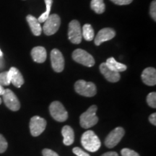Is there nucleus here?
I'll return each mask as SVG.
<instances>
[{
	"label": "nucleus",
	"mask_w": 156,
	"mask_h": 156,
	"mask_svg": "<svg viewBox=\"0 0 156 156\" xmlns=\"http://www.w3.org/2000/svg\"><path fill=\"white\" fill-rule=\"evenodd\" d=\"M81 143L86 151L92 153L98 151L101 145L100 139L92 130L84 132L81 137Z\"/></svg>",
	"instance_id": "nucleus-1"
},
{
	"label": "nucleus",
	"mask_w": 156,
	"mask_h": 156,
	"mask_svg": "<svg viewBox=\"0 0 156 156\" xmlns=\"http://www.w3.org/2000/svg\"><path fill=\"white\" fill-rule=\"evenodd\" d=\"M97 106L93 105L85 112L81 114L80 117V124L84 129H89L95 126L98 122V118L96 116Z\"/></svg>",
	"instance_id": "nucleus-2"
},
{
	"label": "nucleus",
	"mask_w": 156,
	"mask_h": 156,
	"mask_svg": "<svg viewBox=\"0 0 156 156\" xmlns=\"http://www.w3.org/2000/svg\"><path fill=\"white\" fill-rule=\"evenodd\" d=\"M75 90L78 94L85 97H93L97 92L96 86L92 82H86L83 80H77L75 84Z\"/></svg>",
	"instance_id": "nucleus-3"
},
{
	"label": "nucleus",
	"mask_w": 156,
	"mask_h": 156,
	"mask_svg": "<svg viewBox=\"0 0 156 156\" xmlns=\"http://www.w3.org/2000/svg\"><path fill=\"white\" fill-rule=\"evenodd\" d=\"M60 25H61L60 17L56 14L51 15L45 20L42 30L46 36H51L57 32Z\"/></svg>",
	"instance_id": "nucleus-4"
},
{
	"label": "nucleus",
	"mask_w": 156,
	"mask_h": 156,
	"mask_svg": "<svg viewBox=\"0 0 156 156\" xmlns=\"http://www.w3.org/2000/svg\"><path fill=\"white\" fill-rule=\"evenodd\" d=\"M49 112L54 119L64 122L68 119V113L64 106L59 101H54L49 106Z\"/></svg>",
	"instance_id": "nucleus-5"
},
{
	"label": "nucleus",
	"mask_w": 156,
	"mask_h": 156,
	"mask_svg": "<svg viewBox=\"0 0 156 156\" xmlns=\"http://www.w3.org/2000/svg\"><path fill=\"white\" fill-rule=\"evenodd\" d=\"M73 58L74 61L83 64L85 67H91L95 64V59L93 56L87 53L86 51L81 49V48H77L74 51L73 53Z\"/></svg>",
	"instance_id": "nucleus-6"
},
{
	"label": "nucleus",
	"mask_w": 156,
	"mask_h": 156,
	"mask_svg": "<svg viewBox=\"0 0 156 156\" xmlns=\"http://www.w3.org/2000/svg\"><path fill=\"white\" fill-rule=\"evenodd\" d=\"M68 38L70 42L74 44H80L83 39L82 36V28L80 24L77 20H72L69 24L68 29Z\"/></svg>",
	"instance_id": "nucleus-7"
},
{
	"label": "nucleus",
	"mask_w": 156,
	"mask_h": 156,
	"mask_svg": "<svg viewBox=\"0 0 156 156\" xmlns=\"http://www.w3.org/2000/svg\"><path fill=\"white\" fill-rule=\"evenodd\" d=\"M2 98L5 106L9 110L17 112L20 108V103L16 95L11 90L5 89V92L2 94Z\"/></svg>",
	"instance_id": "nucleus-8"
},
{
	"label": "nucleus",
	"mask_w": 156,
	"mask_h": 156,
	"mask_svg": "<svg viewBox=\"0 0 156 156\" xmlns=\"http://www.w3.org/2000/svg\"><path fill=\"white\" fill-rule=\"evenodd\" d=\"M124 134H125V131L122 127L119 126V127L115 128L106 136L105 140V145L108 148L114 147L121 141L123 136H124Z\"/></svg>",
	"instance_id": "nucleus-9"
},
{
	"label": "nucleus",
	"mask_w": 156,
	"mask_h": 156,
	"mask_svg": "<svg viewBox=\"0 0 156 156\" xmlns=\"http://www.w3.org/2000/svg\"><path fill=\"white\" fill-rule=\"evenodd\" d=\"M46 121L38 116H34L30 119V131L31 135L38 136L41 134L46 129Z\"/></svg>",
	"instance_id": "nucleus-10"
},
{
	"label": "nucleus",
	"mask_w": 156,
	"mask_h": 156,
	"mask_svg": "<svg viewBox=\"0 0 156 156\" xmlns=\"http://www.w3.org/2000/svg\"><path fill=\"white\" fill-rule=\"evenodd\" d=\"M52 68L56 73H62L64 69V58L59 50L54 48L51 52Z\"/></svg>",
	"instance_id": "nucleus-11"
},
{
	"label": "nucleus",
	"mask_w": 156,
	"mask_h": 156,
	"mask_svg": "<svg viewBox=\"0 0 156 156\" xmlns=\"http://www.w3.org/2000/svg\"><path fill=\"white\" fill-rule=\"evenodd\" d=\"M116 36V32L114 29L110 28H105L98 33L94 39V43L96 46H100L103 42L112 40Z\"/></svg>",
	"instance_id": "nucleus-12"
},
{
	"label": "nucleus",
	"mask_w": 156,
	"mask_h": 156,
	"mask_svg": "<svg viewBox=\"0 0 156 156\" xmlns=\"http://www.w3.org/2000/svg\"><path fill=\"white\" fill-rule=\"evenodd\" d=\"M100 72L102 75L104 76V77L111 83H116V82L119 81L120 80V74L119 73H116V72L113 71L108 67L106 63H101L100 67Z\"/></svg>",
	"instance_id": "nucleus-13"
},
{
	"label": "nucleus",
	"mask_w": 156,
	"mask_h": 156,
	"mask_svg": "<svg viewBox=\"0 0 156 156\" xmlns=\"http://www.w3.org/2000/svg\"><path fill=\"white\" fill-rule=\"evenodd\" d=\"M8 77L10 83L14 86L20 87L24 84V78L16 67H11L8 71Z\"/></svg>",
	"instance_id": "nucleus-14"
},
{
	"label": "nucleus",
	"mask_w": 156,
	"mask_h": 156,
	"mask_svg": "<svg viewBox=\"0 0 156 156\" xmlns=\"http://www.w3.org/2000/svg\"><path fill=\"white\" fill-rule=\"evenodd\" d=\"M142 80L148 86H153L156 84V70L153 67H147L143 70Z\"/></svg>",
	"instance_id": "nucleus-15"
},
{
	"label": "nucleus",
	"mask_w": 156,
	"mask_h": 156,
	"mask_svg": "<svg viewBox=\"0 0 156 156\" xmlns=\"http://www.w3.org/2000/svg\"><path fill=\"white\" fill-rule=\"evenodd\" d=\"M31 56L37 63H44L47 57L46 48L43 46H36L31 51Z\"/></svg>",
	"instance_id": "nucleus-16"
},
{
	"label": "nucleus",
	"mask_w": 156,
	"mask_h": 156,
	"mask_svg": "<svg viewBox=\"0 0 156 156\" xmlns=\"http://www.w3.org/2000/svg\"><path fill=\"white\" fill-rule=\"evenodd\" d=\"M26 20L33 34L36 36H40L42 33V28L41 26V23L38 22V19L33 15H28L26 17Z\"/></svg>",
	"instance_id": "nucleus-17"
},
{
	"label": "nucleus",
	"mask_w": 156,
	"mask_h": 156,
	"mask_svg": "<svg viewBox=\"0 0 156 156\" xmlns=\"http://www.w3.org/2000/svg\"><path fill=\"white\" fill-rule=\"evenodd\" d=\"M62 134L64 138L63 143L64 145L67 146L73 145L75 140V133H74L73 128L67 125L64 126L62 128Z\"/></svg>",
	"instance_id": "nucleus-18"
},
{
	"label": "nucleus",
	"mask_w": 156,
	"mask_h": 156,
	"mask_svg": "<svg viewBox=\"0 0 156 156\" xmlns=\"http://www.w3.org/2000/svg\"><path fill=\"white\" fill-rule=\"evenodd\" d=\"M106 64L108 66V68H110L113 71L116 72V73H121V72H124L126 69V66L125 64L119 63L114 57H110L106 60Z\"/></svg>",
	"instance_id": "nucleus-19"
},
{
	"label": "nucleus",
	"mask_w": 156,
	"mask_h": 156,
	"mask_svg": "<svg viewBox=\"0 0 156 156\" xmlns=\"http://www.w3.org/2000/svg\"><path fill=\"white\" fill-rule=\"evenodd\" d=\"M82 36L85 40L87 41H91L94 39L95 33L92 25L90 24H85L82 28Z\"/></svg>",
	"instance_id": "nucleus-20"
},
{
	"label": "nucleus",
	"mask_w": 156,
	"mask_h": 156,
	"mask_svg": "<svg viewBox=\"0 0 156 156\" xmlns=\"http://www.w3.org/2000/svg\"><path fill=\"white\" fill-rule=\"evenodd\" d=\"M90 7L97 14H102L106 10V5L103 0H92Z\"/></svg>",
	"instance_id": "nucleus-21"
},
{
	"label": "nucleus",
	"mask_w": 156,
	"mask_h": 156,
	"mask_svg": "<svg viewBox=\"0 0 156 156\" xmlns=\"http://www.w3.org/2000/svg\"><path fill=\"white\" fill-rule=\"evenodd\" d=\"M44 2L45 4H46V11H45L43 14L41 15L40 17L38 18V22L40 23H44L45 22V20L49 17L51 8L52 4H53V0H44Z\"/></svg>",
	"instance_id": "nucleus-22"
},
{
	"label": "nucleus",
	"mask_w": 156,
	"mask_h": 156,
	"mask_svg": "<svg viewBox=\"0 0 156 156\" xmlns=\"http://www.w3.org/2000/svg\"><path fill=\"white\" fill-rule=\"evenodd\" d=\"M147 103L151 108H156V93L155 92L150 93L147 96Z\"/></svg>",
	"instance_id": "nucleus-23"
},
{
	"label": "nucleus",
	"mask_w": 156,
	"mask_h": 156,
	"mask_svg": "<svg viewBox=\"0 0 156 156\" xmlns=\"http://www.w3.org/2000/svg\"><path fill=\"white\" fill-rule=\"evenodd\" d=\"M9 84H10V82L9 80L8 71L0 73V85L8 86Z\"/></svg>",
	"instance_id": "nucleus-24"
},
{
	"label": "nucleus",
	"mask_w": 156,
	"mask_h": 156,
	"mask_svg": "<svg viewBox=\"0 0 156 156\" xmlns=\"http://www.w3.org/2000/svg\"><path fill=\"white\" fill-rule=\"evenodd\" d=\"M8 147V143L2 134H0V153H3L6 151Z\"/></svg>",
	"instance_id": "nucleus-25"
},
{
	"label": "nucleus",
	"mask_w": 156,
	"mask_h": 156,
	"mask_svg": "<svg viewBox=\"0 0 156 156\" xmlns=\"http://www.w3.org/2000/svg\"><path fill=\"white\" fill-rule=\"evenodd\" d=\"M122 153V156H140L136 152H135L133 150L129 149V148H124L121 151Z\"/></svg>",
	"instance_id": "nucleus-26"
},
{
	"label": "nucleus",
	"mask_w": 156,
	"mask_h": 156,
	"mask_svg": "<svg viewBox=\"0 0 156 156\" xmlns=\"http://www.w3.org/2000/svg\"><path fill=\"white\" fill-rule=\"evenodd\" d=\"M150 14L154 21H156V1L154 0L151 2V8H150Z\"/></svg>",
	"instance_id": "nucleus-27"
},
{
	"label": "nucleus",
	"mask_w": 156,
	"mask_h": 156,
	"mask_svg": "<svg viewBox=\"0 0 156 156\" xmlns=\"http://www.w3.org/2000/svg\"><path fill=\"white\" fill-rule=\"evenodd\" d=\"M73 152L74 154H75L77 156H90L88 153H86L85 151H84L83 150H82L81 148L75 147L73 149Z\"/></svg>",
	"instance_id": "nucleus-28"
},
{
	"label": "nucleus",
	"mask_w": 156,
	"mask_h": 156,
	"mask_svg": "<svg viewBox=\"0 0 156 156\" xmlns=\"http://www.w3.org/2000/svg\"><path fill=\"white\" fill-rule=\"evenodd\" d=\"M113 3L117 5H129L130 3L132 2L133 0H111Z\"/></svg>",
	"instance_id": "nucleus-29"
},
{
	"label": "nucleus",
	"mask_w": 156,
	"mask_h": 156,
	"mask_svg": "<svg viewBox=\"0 0 156 156\" xmlns=\"http://www.w3.org/2000/svg\"><path fill=\"white\" fill-rule=\"evenodd\" d=\"M43 156H59L56 152L50 149H44L42 151Z\"/></svg>",
	"instance_id": "nucleus-30"
},
{
	"label": "nucleus",
	"mask_w": 156,
	"mask_h": 156,
	"mask_svg": "<svg viewBox=\"0 0 156 156\" xmlns=\"http://www.w3.org/2000/svg\"><path fill=\"white\" fill-rule=\"evenodd\" d=\"M149 121H150V122L153 124V125H154V126L156 125V114L155 113H153V114H152L151 116H149Z\"/></svg>",
	"instance_id": "nucleus-31"
},
{
	"label": "nucleus",
	"mask_w": 156,
	"mask_h": 156,
	"mask_svg": "<svg viewBox=\"0 0 156 156\" xmlns=\"http://www.w3.org/2000/svg\"><path fill=\"white\" fill-rule=\"evenodd\" d=\"M101 156H119L116 152H107V153L103 154Z\"/></svg>",
	"instance_id": "nucleus-32"
},
{
	"label": "nucleus",
	"mask_w": 156,
	"mask_h": 156,
	"mask_svg": "<svg viewBox=\"0 0 156 156\" xmlns=\"http://www.w3.org/2000/svg\"><path fill=\"white\" fill-rule=\"evenodd\" d=\"M4 92H5V89H4L3 86L0 85V95H2Z\"/></svg>",
	"instance_id": "nucleus-33"
},
{
	"label": "nucleus",
	"mask_w": 156,
	"mask_h": 156,
	"mask_svg": "<svg viewBox=\"0 0 156 156\" xmlns=\"http://www.w3.org/2000/svg\"><path fill=\"white\" fill-rule=\"evenodd\" d=\"M3 56V53L1 49H0V56Z\"/></svg>",
	"instance_id": "nucleus-34"
},
{
	"label": "nucleus",
	"mask_w": 156,
	"mask_h": 156,
	"mask_svg": "<svg viewBox=\"0 0 156 156\" xmlns=\"http://www.w3.org/2000/svg\"><path fill=\"white\" fill-rule=\"evenodd\" d=\"M2 103V99H1V98H0V104H1Z\"/></svg>",
	"instance_id": "nucleus-35"
}]
</instances>
